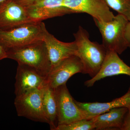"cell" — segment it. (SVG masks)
Instances as JSON below:
<instances>
[{
  "mask_svg": "<svg viewBox=\"0 0 130 130\" xmlns=\"http://www.w3.org/2000/svg\"><path fill=\"white\" fill-rule=\"evenodd\" d=\"M86 30L79 26L74 36L77 47L76 56L84 67V74L93 78L99 72L106 56L107 50L102 44L91 41Z\"/></svg>",
  "mask_w": 130,
  "mask_h": 130,
  "instance_id": "6da1fadb",
  "label": "cell"
},
{
  "mask_svg": "<svg viewBox=\"0 0 130 130\" xmlns=\"http://www.w3.org/2000/svg\"><path fill=\"white\" fill-rule=\"evenodd\" d=\"M43 41L47 50L51 64V70L66 58L74 55L76 56L77 47L75 41L66 43L59 41L48 32L44 24L43 28Z\"/></svg>",
  "mask_w": 130,
  "mask_h": 130,
  "instance_id": "8fae6325",
  "label": "cell"
},
{
  "mask_svg": "<svg viewBox=\"0 0 130 130\" xmlns=\"http://www.w3.org/2000/svg\"><path fill=\"white\" fill-rule=\"evenodd\" d=\"M43 88L15 98L14 105L18 116L48 124L43 106Z\"/></svg>",
  "mask_w": 130,
  "mask_h": 130,
  "instance_id": "8992f818",
  "label": "cell"
},
{
  "mask_svg": "<svg viewBox=\"0 0 130 130\" xmlns=\"http://www.w3.org/2000/svg\"><path fill=\"white\" fill-rule=\"evenodd\" d=\"M109 8L130 21V0H103Z\"/></svg>",
  "mask_w": 130,
  "mask_h": 130,
  "instance_id": "e0dca14e",
  "label": "cell"
},
{
  "mask_svg": "<svg viewBox=\"0 0 130 130\" xmlns=\"http://www.w3.org/2000/svg\"><path fill=\"white\" fill-rule=\"evenodd\" d=\"M128 111L126 107L116 108L95 116L91 119L96 130L108 129L111 128L121 130Z\"/></svg>",
  "mask_w": 130,
  "mask_h": 130,
  "instance_id": "9a60e30c",
  "label": "cell"
},
{
  "mask_svg": "<svg viewBox=\"0 0 130 130\" xmlns=\"http://www.w3.org/2000/svg\"><path fill=\"white\" fill-rule=\"evenodd\" d=\"M55 90L58 109V126L81 120L91 119L76 104L66 84L59 86Z\"/></svg>",
  "mask_w": 130,
  "mask_h": 130,
  "instance_id": "5b68a950",
  "label": "cell"
},
{
  "mask_svg": "<svg viewBox=\"0 0 130 130\" xmlns=\"http://www.w3.org/2000/svg\"><path fill=\"white\" fill-rule=\"evenodd\" d=\"M35 22L28 16L23 7L15 0H5L0 3V29Z\"/></svg>",
  "mask_w": 130,
  "mask_h": 130,
  "instance_id": "7c38bea8",
  "label": "cell"
},
{
  "mask_svg": "<svg viewBox=\"0 0 130 130\" xmlns=\"http://www.w3.org/2000/svg\"><path fill=\"white\" fill-rule=\"evenodd\" d=\"M7 58V52L3 47L0 44V60Z\"/></svg>",
  "mask_w": 130,
  "mask_h": 130,
  "instance_id": "7402d4cb",
  "label": "cell"
},
{
  "mask_svg": "<svg viewBox=\"0 0 130 130\" xmlns=\"http://www.w3.org/2000/svg\"><path fill=\"white\" fill-rule=\"evenodd\" d=\"M15 1L19 4L25 8L34 4L35 3L39 1L40 0H15Z\"/></svg>",
  "mask_w": 130,
  "mask_h": 130,
  "instance_id": "ffe728a7",
  "label": "cell"
},
{
  "mask_svg": "<svg viewBox=\"0 0 130 130\" xmlns=\"http://www.w3.org/2000/svg\"><path fill=\"white\" fill-rule=\"evenodd\" d=\"M93 20L101 34L102 44L107 51L121 54L129 47L125 37V30L129 21L125 17L119 14L112 20L106 22Z\"/></svg>",
  "mask_w": 130,
  "mask_h": 130,
  "instance_id": "277c9868",
  "label": "cell"
},
{
  "mask_svg": "<svg viewBox=\"0 0 130 130\" xmlns=\"http://www.w3.org/2000/svg\"><path fill=\"white\" fill-rule=\"evenodd\" d=\"M64 0H40L25 8L30 19L35 22L73 13L64 6Z\"/></svg>",
  "mask_w": 130,
  "mask_h": 130,
  "instance_id": "30bf717a",
  "label": "cell"
},
{
  "mask_svg": "<svg viewBox=\"0 0 130 130\" xmlns=\"http://www.w3.org/2000/svg\"><path fill=\"white\" fill-rule=\"evenodd\" d=\"M5 0H0V3H1L3 2L4 1H5Z\"/></svg>",
  "mask_w": 130,
  "mask_h": 130,
  "instance_id": "603a6c76",
  "label": "cell"
},
{
  "mask_svg": "<svg viewBox=\"0 0 130 130\" xmlns=\"http://www.w3.org/2000/svg\"><path fill=\"white\" fill-rule=\"evenodd\" d=\"M43 22L21 24L0 29V44L6 51L43 40Z\"/></svg>",
  "mask_w": 130,
  "mask_h": 130,
  "instance_id": "3957f363",
  "label": "cell"
},
{
  "mask_svg": "<svg viewBox=\"0 0 130 130\" xmlns=\"http://www.w3.org/2000/svg\"><path fill=\"white\" fill-rule=\"evenodd\" d=\"M125 37L128 42L129 47H130V21H128L126 27Z\"/></svg>",
  "mask_w": 130,
  "mask_h": 130,
  "instance_id": "44dd1931",
  "label": "cell"
},
{
  "mask_svg": "<svg viewBox=\"0 0 130 130\" xmlns=\"http://www.w3.org/2000/svg\"><path fill=\"white\" fill-rule=\"evenodd\" d=\"M117 53L107 51L106 56L101 69L97 74L85 83L88 87L93 86L96 82L106 77L120 74L130 76V67L119 56Z\"/></svg>",
  "mask_w": 130,
  "mask_h": 130,
  "instance_id": "4fadbf2b",
  "label": "cell"
},
{
  "mask_svg": "<svg viewBox=\"0 0 130 130\" xmlns=\"http://www.w3.org/2000/svg\"><path fill=\"white\" fill-rule=\"evenodd\" d=\"M94 129L95 126L91 119H85L67 124L58 125L55 130H92Z\"/></svg>",
  "mask_w": 130,
  "mask_h": 130,
  "instance_id": "ac0fdd59",
  "label": "cell"
},
{
  "mask_svg": "<svg viewBox=\"0 0 130 130\" xmlns=\"http://www.w3.org/2000/svg\"><path fill=\"white\" fill-rule=\"evenodd\" d=\"M7 58L18 64L33 68L46 77L51 66L46 44L43 40L8 50Z\"/></svg>",
  "mask_w": 130,
  "mask_h": 130,
  "instance_id": "7a4b0ae2",
  "label": "cell"
},
{
  "mask_svg": "<svg viewBox=\"0 0 130 130\" xmlns=\"http://www.w3.org/2000/svg\"><path fill=\"white\" fill-rule=\"evenodd\" d=\"M42 101L44 113L52 130L58 126V109L55 89L46 84L43 88Z\"/></svg>",
  "mask_w": 130,
  "mask_h": 130,
  "instance_id": "2e32d148",
  "label": "cell"
},
{
  "mask_svg": "<svg viewBox=\"0 0 130 130\" xmlns=\"http://www.w3.org/2000/svg\"><path fill=\"white\" fill-rule=\"evenodd\" d=\"M84 67L79 57L74 55L66 58L53 68L46 78V84L55 89L66 84L70 78L77 73L84 74Z\"/></svg>",
  "mask_w": 130,
  "mask_h": 130,
  "instance_id": "ba28073f",
  "label": "cell"
},
{
  "mask_svg": "<svg viewBox=\"0 0 130 130\" xmlns=\"http://www.w3.org/2000/svg\"><path fill=\"white\" fill-rule=\"evenodd\" d=\"M46 78L47 77L33 68L18 64L14 84L16 97L42 88L46 84Z\"/></svg>",
  "mask_w": 130,
  "mask_h": 130,
  "instance_id": "52a82bcc",
  "label": "cell"
},
{
  "mask_svg": "<svg viewBox=\"0 0 130 130\" xmlns=\"http://www.w3.org/2000/svg\"><path fill=\"white\" fill-rule=\"evenodd\" d=\"M63 4L73 13H85L99 21L108 22L115 17L103 0H64Z\"/></svg>",
  "mask_w": 130,
  "mask_h": 130,
  "instance_id": "9c48e42d",
  "label": "cell"
},
{
  "mask_svg": "<svg viewBox=\"0 0 130 130\" xmlns=\"http://www.w3.org/2000/svg\"><path fill=\"white\" fill-rule=\"evenodd\" d=\"M75 102L79 108L84 111L92 119L99 115L104 113L113 108L120 107L130 108V88L123 96L108 102Z\"/></svg>",
  "mask_w": 130,
  "mask_h": 130,
  "instance_id": "5bb4252c",
  "label": "cell"
},
{
  "mask_svg": "<svg viewBox=\"0 0 130 130\" xmlns=\"http://www.w3.org/2000/svg\"><path fill=\"white\" fill-rule=\"evenodd\" d=\"M121 130H130V108L126 114Z\"/></svg>",
  "mask_w": 130,
  "mask_h": 130,
  "instance_id": "d6986e66",
  "label": "cell"
}]
</instances>
